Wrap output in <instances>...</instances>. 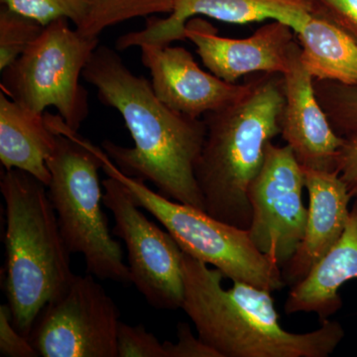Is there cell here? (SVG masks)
<instances>
[{"mask_svg": "<svg viewBox=\"0 0 357 357\" xmlns=\"http://www.w3.org/2000/svg\"><path fill=\"white\" fill-rule=\"evenodd\" d=\"M168 17H147L144 29L122 35L116 41L117 50L150 44L168 46L185 41V25L195 16L244 25L271 20L300 29L307 15L314 11L312 0H173Z\"/></svg>", "mask_w": 357, "mask_h": 357, "instance_id": "obj_13", "label": "cell"}, {"mask_svg": "<svg viewBox=\"0 0 357 357\" xmlns=\"http://www.w3.org/2000/svg\"><path fill=\"white\" fill-rule=\"evenodd\" d=\"M56 144L47 165V187L59 227L70 253L84 256L86 271L102 280L131 283L121 245L112 238L102 208L103 194L98 177L102 162L91 142L66 124L60 115L45 112Z\"/></svg>", "mask_w": 357, "mask_h": 357, "instance_id": "obj_5", "label": "cell"}, {"mask_svg": "<svg viewBox=\"0 0 357 357\" xmlns=\"http://www.w3.org/2000/svg\"><path fill=\"white\" fill-rule=\"evenodd\" d=\"M89 13L83 24L77 28L84 36L98 37L112 26L133 18L154 14H170L173 0H86Z\"/></svg>", "mask_w": 357, "mask_h": 357, "instance_id": "obj_19", "label": "cell"}, {"mask_svg": "<svg viewBox=\"0 0 357 357\" xmlns=\"http://www.w3.org/2000/svg\"><path fill=\"white\" fill-rule=\"evenodd\" d=\"M141 60L152 76L155 95L180 114L202 117L229 107L249 91L251 79L244 84H229L199 67L183 47L140 46Z\"/></svg>", "mask_w": 357, "mask_h": 357, "instance_id": "obj_12", "label": "cell"}, {"mask_svg": "<svg viewBox=\"0 0 357 357\" xmlns=\"http://www.w3.org/2000/svg\"><path fill=\"white\" fill-rule=\"evenodd\" d=\"M301 61L316 81L357 86V41L323 16L310 13L295 32Z\"/></svg>", "mask_w": 357, "mask_h": 357, "instance_id": "obj_18", "label": "cell"}, {"mask_svg": "<svg viewBox=\"0 0 357 357\" xmlns=\"http://www.w3.org/2000/svg\"><path fill=\"white\" fill-rule=\"evenodd\" d=\"M1 6L14 13L37 21L46 27L53 21L66 18L77 28L83 24L89 13L86 0H0Z\"/></svg>", "mask_w": 357, "mask_h": 357, "instance_id": "obj_22", "label": "cell"}, {"mask_svg": "<svg viewBox=\"0 0 357 357\" xmlns=\"http://www.w3.org/2000/svg\"><path fill=\"white\" fill-rule=\"evenodd\" d=\"M83 77L98 89L103 105L121 114L134 141L132 148L102 143L117 168L152 183L166 198L206 211L195 175L206 136L204 119L167 107L152 84L132 74L119 54L103 45L93 52Z\"/></svg>", "mask_w": 357, "mask_h": 357, "instance_id": "obj_1", "label": "cell"}, {"mask_svg": "<svg viewBox=\"0 0 357 357\" xmlns=\"http://www.w3.org/2000/svg\"><path fill=\"white\" fill-rule=\"evenodd\" d=\"M337 171L352 199H357V132L345 136L337 155Z\"/></svg>", "mask_w": 357, "mask_h": 357, "instance_id": "obj_27", "label": "cell"}, {"mask_svg": "<svg viewBox=\"0 0 357 357\" xmlns=\"http://www.w3.org/2000/svg\"><path fill=\"white\" fill-rule=\"evenodd\" d=\"M167 357H220V354L204 344L201 338L195 337L187 323L178 324V342H164Z\"/></svg>", "mask_w": 357, "mask_h": 357, "instance_id": "obj_26", "label": "cell"}, {"mask_svg": "<svg viewBox=\"0 0 357 357\" xmlns=\"http://www.w3.org/2000/svg\"><path fill=\"white\" fill-rule=\"evenodd\" d=\"M182 266V309L220 357H328L344 340L342 325L330 319L312 332H288L270 291L244 282L225 289L220 270L185 253Z\"/></svg>", "mask_w": 357, "mask_h": 357, "instance_id": "obj_2", "label": "cell"}, {"mask_svg": "<svg viewBox=\"0 0 357 357\" xmlns=\"http://www.w3.org/2000/svg\"><path fill=\"white\" fill-rule=\"evenodd\" d=\"M43 26L37 21L11 11L0 9V70L13 65L42 34Z\"/></svg>", "mask_w": 357, "mask_h": 357, "instance_id": "obj_21", "label": "cell"}, {"mask_svg": "<svg viewBox=\"0 0 357 357\" xmlns=\"http://www.w3.org/2000/svg\"><path fill=\"white\" fill-rule=\"evenodd\" d=\"M305 188L309 195L306 229L295 255L283 267L286 285L306 278L312 268L337 244L351 215L352 199L337 171L304 168Z\"/></svg>", "mask_w": 357, "mask_h": 357, "instance_id": "obj_15", "label": "cell"}, {"mask_svg": "<svg viewBox=\"0 0 357 357\" xmlns=\"http://www.w3.org/2000/svg\"><path fill=\"white\" fill-rule=\"evenodd\" d=\"M98 45V37L73 30L66 18L53 21L2 70L1 91L36 114L56 107L66 124L77 131L89 114L88 93L79 77Z\"/></svg>", "mask_w": 357, "mask_h": 357, "instance_id": "obj_7", "label": "cell"}, {"mask_svg": "<svg viewBox=\"0 0 357 357\" xmlns=\"http://www.w3.org/2000/svg\"><path fill=\"white\" fill-rule=\"evenodd\" d=\"M314 91L335 132L342 137L357 132V86L314 81Z\"/></svg>", "mask_w": 357, "mask_h": 357, "instance_id": "obj_20", "label": "cell"}, {"mask_svg": "<svg viewBox=\"0 0 357 357\" xmlns=\"http://www.w3.org/2000/svg\"><path fill=\"white\" fill-rule=\"evenodd\" d=\"M119 307L95 276L75 275L40 312L28 340L43 357H119Z\"/></svg>", "mask_w": 357, "mask_h": 357, "instance_id": "obj_8", "label": "cell"}, {"mask_svg": "<svg viewBox=\"0 0 357 357\" xmlns=\"http://www.w3.org/2000/svg\"><path fill=\"white\" fill-rule=\"evenodd\" d=\"M248 93L236 102L203 115L206 136L195 175L206 211L248 229V191L261 170L267 145L281 133L285 105L283 75L258 73Z\"/></svg>", "mask_w": 357, "mask_h": 357, "instance_id": "obj_3", "label": "cell"}, {"mask_svg": "<svg viewBox=\"0 0 357 357\" xmlns=\"http://www.w3.org/2000/svg\"><path fill=\"white\" fill-rule=\"evenodd\" d=\"M6 203V294L16 330L29 337L48 303L74 279L47 185L20 169L1 173Z\"/></svg>", "mask_w": 357, "mask_h": 357, "instance_id": "obj_4", "label": "cell"}, {"mask_svg": "<svg viewBox=\"0 0 357 357\" xmlns=\"http://www.w3.org/2000/svg\"><path fill=\"white\" fill-rule=\"evenodd\" d=\"M314 81L301 61L298 42L290 68L283 75L285 105L280 134L303 168L337 171V155L344 137L338 135L331 124L317 98Z\"/></svg>", "mask_w": 357, "mask_h": 357, "instance_id": "obj_14", "label": "cell"}, {"mask_svg": "<svg viewBox=\"0 0 357 357\" xmlns=\"http://www.w3.org/2000/svg\"><path fill=\"white\" fill-rule=\"evenodd\" d=\"M119 357H167L164 344L143 326L121 323L117 335Z\"/></svg>", "mask_w": 357, "mask_h": 357, "instance_id": "obj_23", "label": "cell"}, {"mask_svg": "<svg viewBox=\"0 0 357 357\" xmlns=\"http://www.w3.org/2000/svg\"><path fill=\"white\" fill-rule=\"evenodd\" d=\"M304 168L288 145H267L261 170L248 191V234L260 252L282 267L299 248L306 229Z\"/></svg>", "mask_w": 357, "mask_h": 357, "instance_id": "obj_10", "label": "cell"}, {"mask_svg": "<svg viewBox=\"0 0 357 357\" xmlns=\"http://www.w3.org/2000/svg\"><path fill=\"white\" fill-rule=\"evenodd\" d=\"M91 147L105 173L128 188L136 204L165 227L185 255L220 270L232 282H244L270 292L285 287L281 267L260 252L248 229L152 191L144 181L122 173L102 148L93 143Z\"/></svg>", "mask_w": 357, "mask_h": 357, "instance_id": "obj_6", "label": "cell"}, {"mask_svg": "<svg viewBox=\"0 0 357 357\" xmlns=\"http://www.w3.org/2000/svg\"><path fill=\"white\" fill-rule=\"evenodd\" d=\"M45 114V112H44ZM21 107L0 93V161L6 170L20 169L48 187L47 160L56 144V133L45 115Z\"/></svg>", "mask_w": 357, "mask_h": 357, "instance_id": "obj_17", "label": "cell"}, {"mask_svg": "<svg viewBox=\"0 0 357 357\" xmlns=\"http://www.w3.org/2000/svg\"><path fill=\"white\" fill-rule=\"evenodd\" d=\"M185 36L197 47L204 67L229 84L258 73L286 74L298 43L292 28L276 20L258 28L248 38L231 39L218 35L208 21L192 17L185 23Z\"/></svg>", "mask_w": 357, "mask_h": 357, "instance_id": "obj_11", "label": "cell"}, {"mask_svg": "<svg viewBox=\"0 0 357 357\" xmlns=\"http://www.w3.org/2000/svg\"><path fill=\"white\" fill-rule=\"evenodd\" d=\"M103 204L114 215L112 234L126 243L131 283L152 307L182 309L184 302L183 252L173 236L148 220L121 182L102 181Z\"/></svg>", "mask_w": 357, "mask_h": 357, "instance_id": "obj_9", "label": "cell"}, {"mask_svg": "<svg viewBox=\"0 0 357 357\" xmlns=\"http://www.w3.org/2000/svg\"><path fill=\"white\" fill-rule=\"evenodd\" d=\"M0 356L6 357H37L36 349L13 323L8 304L0 307Z\"/></svg>", "mask_w": 357, "mask_h": 357, "instance_id": "obj_24", "label": "cell"}, {"mask_svg": "<svg viewBox=\"0 0 357 357\" xmlns=\"http://www.w3.org/2000/svg\"><path fill=\"white\" fill-rule=\"evenodd\" d=\"M351 279H357V199L340 241L306 278L291 288L286 314L314 312L321 321L330 319L342 307L340 288Z\"/></svg>", "mask_w": 357, "mask_h": 357, "instance_id": "obj_16", "label": "cell"}, {"mask_svg": "<svg viewBox=\"0 0 357 357\" xmlns=\"http://www.w3.org/2000/svg\"><path fill=\"white\" fill-rule=\"evenodd\" d=\"M312 13L323 16L357 41V0H312Z\"/></svg>", "mask_w": 357, "mask_h": 357, "instance_id": "obj_25", "label": "cell"}]
</instances>
